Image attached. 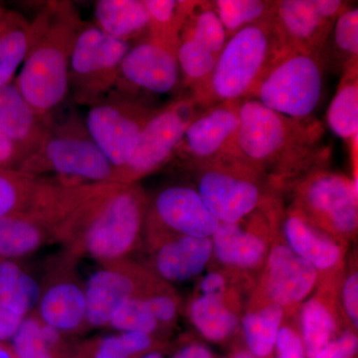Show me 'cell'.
<instances>
[{
	"label": "cell",
	"mask_w": 358,
	"mask_h": 358,
	"mask_svg": "<svg viewBox=\"0 0 358 358\" xmlns=\"http://www.w3.org/2000/svg\"><path fill=\"white\" fill-rule=\"evenodd\" d=\"M82 20L69 1H52L32 21L33 36L15 86L42 117L70 91L71 54Z\"/></svg>",
	"instance_id": "3"
},
{
	"label": "cell",
	"mask_w": 358,
	"mask_h": 358,
	"mask_svg": "<svg viewBox=\"0 0 358 358\" xmlns=\"http://www.w3.org/2000/svg\"><path fill=\"white\" fill-rule=\"evenodd\" d=\"M227 358H257L252 355L251 352H240L236 353L234 357H227Z\"/></svg>",
	"instance_id": "49"
},
{
	"label": "cell",
	"mask_w": 358,
	"mask_h": 358,
	"mask_svg": "<svg viewBox=\"0 0 358 358\" xmlns=\"http://www.w3.org/2000/svg\"><path fill=\"white\" fill-rule=\"evenodd\" d=\"M345 6L339 0H281L275 1L270 20L282 48L322 55Z\"/></svg>",
	"instance_id": "13"
},
{
	"label": "cell",
	"mask_w": 358,
	"mask_h": 358,
	"mask_svg": "<svg viewBox=\"0 0 358 358\" xmlns=\"http://www.w3.org/2000/svg\"><path fill=\"white\" fill-rule=\"evenodd\" d=\"M225 278L219 273H209L205 275L200 282V291L203 294H221L226 293Z\"/></svg>",
	"instance_id": "45"
},
{
	"label": "cell",
	"mask_w": 358,
	"mask_h": 358,
	"mask_svg": "<svg viewBox=\"0 0 358 358\" xmlns=\"http://www.w3.org/2000/svg\"><path fill=\"white\" fill-rule=\"evenodd\" d=\"M55 243L50 228L24 215L0 218V260H18Z\"/></svg>",
	"instance_id": "24"
},
{
	"label": "cell",
	"mask_w": 358,
	"mask_h": 358,
	"mask_svg": "<svg viewBox=\"0 0 358 358\" xmlns=\"http://www.w3.org/2000/svg\"><path fill=\"white\" fill-rule=\"evenodd\" d=\"M226 293H201L190 303L193 326L208 341L219 343L229 338L238 326L236 313L227 305Z\"/></svg>",
	"instance_id": "29"
},
{
	"label": "cell",
	"mask_w": 358,
	"mask_h": 358,
	"mask_svg": "<svg viewBox=\"0 0 358 358\" xmlns=\"http://www.w3.org/2000/svg\"><path fill=\"white\" fill-rule=\"evenodd\" d=\"M211 241L213 255L227 267L254 268L267 256V241L240 222L219 224Z\"/></svg>",
	"instance_id": "23"
},
{
	"label": "cell",
	"mask_w": 358,
	"mask_h": 358,
	"mask_svg": "<svg viewBox=\"0 0 358 358\" xmlns=\"http://www.w3.org/2000/svg\"><path fill=\"white\" fill-rule=\"evenodd\" d=\"M77 258L65 252L58 270L42 285V293L35 313L45 324L63 336L81 334L87 326L85 284L73 273Z\"/></svg>",
	"instance_id": "16"
},
{
	"label": "cell",
	"mask_w": 358,
	"mask_h": 358,
	"mask_svg": "<svg viewBox=\"0 0 358 358\" xmlns=\"http://www.w3.org/2000/svg\"><path fill=\"white\" fill-rule=\"evenodd\" d=\"M239 117L238 157L263 176H298L324 164V129L313 117H286L254 98L241 100Z\"/></svg>",
	"instance_id": "2"
},
{
	"label": "cell",
	"mask_w": 358,
	"mask_h": 358,
	"mask_svg": "<svg viewBox=\"0 0 358 358\" xmlns=\"http://www.w3.org/2000/svg\"><path fill=\"white\" fill-rule=\"evenodd\" d=\"M157 345L155 336L117 331L85 341L76 352L82 358H140L157 350Z\"/></svg>",
	"instance_id": "31"
},
{
	"label": "cell",
	"mask_w": 358,
	"mask_h": 358,
	"mask_svg": "<svg viewBox=\"0 0 358 358\" xmlns=\"http://www.w3.org/2000/svg\"><path fill=\"white\" fill-rule=\"evenodd\" d=\"M155 110L138 96L117 91L91 106L85 128L115 173L131 159L141 131Z\"/></svg>",
	"instance_id": "11"
},
{
	"label": "cell",
	"mask_w": 358,
	"mask_h": 358,
	"mask_svg": "<svg viewBox=\"0 0 358 358\" xmlns=\"http://www.w3.org/2000/svg\"><path fill=\"white\" fill-rule=\"evenodd\" d=\"M140 358H166L164 357L162 352H159V350H155V352H148L147 355H143V357Z\"/></svg>",
	"instance_id": "48"
},
{
	"label": "cell",
	"mask_w": 358,
	"mask_h": 358,
	"mask_svg": "<svg viewBox=\"0 0 358 358\" xmlns=\"http://www.w3.org/2000/svg\"><path fill=\"white\" fill-rule=\"evenodd\" d=\"M71 358H82L81 357H80L79 355H78V353L76 352V348H75V352H74V355H73V357H71Z\"/></svg>",
	"instance_id": "50"
},
{
	"label": "cell",
	"mask_w": 358,
	"mask_h": 358,
	"mask_svg": "<svg viewBox=\"0 0 358 358\" xmlns=\"http://www.w3.org/2000/svg\"><path fill=\"white\" fill-rule=\"evenodd\" d=\"M154 250L152 271L166 282L192 280L203 272L213 256L211 238L180 236L166 231L147 230Z\"/></svg>",
	"instance_id": "18"
},
{
	"label": "cell",
	"mask_w": 358,
	"mask_h": 358,
	"mask_svg": "<svg viewBox=\"0 0 358 358\" xmlns=\"http://www.w3.org/2000/svg\"><path fill=\"white\" fill-rule=\"evenodd\" d=\"M319 272L294 253L286 244L275 245L268 252L264 289L268 303L282 308L294 307L312 293Z\"/></svg>",
	"instance_id": "19"
},
{
	"label": "cell",
	"mask_w": 358,
	"mask_h": 358,
	"mask_svg": "<svg viewBox=\"0 0 358 358\" xmlns=\"http://www.w3.org/2000/svg\"><path fill=\"white\" fill-rule=\"evenodd\" d=\"M25 317L0 307V341H10Z\"/></svg>",
	"instance_id": "44"
},
{
	"label": "cell",
	"mask_w": 358,
	"mask_h": 358,
	"mask_svg": "<svg viewBox=\"0 0 358 358\" xmlns=\"http://www.w3.org/2000/svg\"><path fill=\"white\" fill-rule=\"evenodd\" d=\"M32 36V22L22 14L6 10L0 16V86L13 81L27 56Z\"/></svg>",
	"instance_id": "27"
},
{
	"label": "cell",
	"mask_w": 358,
	"mask_h": 358,
	"mask_svg": "<svg viewBox=\"0 0 358 358\" xmlns=\"http://www.w3.org/2000/svg\"><path fill=\"white\" fill-rule=\"evenodd\" d=\"M0 358H17L9 341H0Z\"/></svg>",
	"instance_id": "47"
},
{
	"label": "cell",
	"mask_w": 358,
	"mask_h": 358,
	"mask_svg": "<svg viewBox=\"0 0 358 358\" xmlns=\"http://www.w3.org/2000/svg\"><path fill=\"white\" fill-rule=\"evenodd\" d=\"M9 343L17 358H71L75 352L67 336L45 324L35 310L23 320Z\"/></svg>",
	"instance_id": "25"
},
{
	"label": "cell",
	"mask_w": 358,
	"mask_h": 358,
	"mask_svg": "<svg viewBox=\"0 0 358 358\" xmlns=\"http://www.w3.org/2000/svg\"><path fill=\"white\" fill-rule=\"evenodd\" d=\"M333 44L334 57L338 58L345 71L357 64L358 56V9L343 7L334 22L329 39Z\"/></svg>",
	"instance_id": "37"
},
{
	"label": "cell",
	"mask_w": 358,
	"mask_h": 358,
	"mask_svg": "<svg viewBox=\"0 0 358 358\" xmlns=\"http://www.w3.org/2000/svg\"><path fill=\"white\" fill-rule=\"evenodd\" d=\"M179 80L176 52L148 38L131 46L124 56L115 88L131 96L140 91L166 95L178 88Z\"/></svg>",
	"instance_id": "15"
},
{
	"label": "cell",
	"mask_w": 358,
	"mask_h": 358,
	"mask_svg": "<svg viewBox=\"0 0 358 358\" xmlns=\"http://www.w3.org/2000/svg\"><path fill=\"white\" fill-rule=\"evenodd\" d=\"M201 107L203 106L190 96L157 109L141 131L131 159L115 173L117 182L138 183L171 162L188 124L199 115Z\"/></svg>",
	"instance_id": "10"
},
{
	"label": "cell",
	"mask_w": 358,
	"mask_h": 358,
	"mask_svg": "<svg viewBox=\"0 0 358 358\" xmlns=\"http://www.w3.org/2000/svg\"><path fill=\"white\" fill-rule=\"evenodd\" d=\"M324 68L319 54L284 49L251 98L286 117H312L322 99Z\"/></svg>",
	"instance_id": "6"
},
{
	"label": "cell",
	"mask_w": 358,
	"mask_h": 358,
	"mask_svg": "<svg viewBox=\"0 0 358 358\" xmlns=\"http://www.w3.org/2000/svg\"><path fill=\"white\" fill-rule=\"evenodd\" d=\"M53 189V181L46 176L0 169V218L11 215L40 217L50 204Z\"/></svg>",
	"instance_id": "20"
},
{
	"label": "cell",
	"mask_w": 358,
	"mask_h": 358,
	"mask_svg": "<svg viewBox=\"0 0 358 358\" xmlns=\"http://www.w3.org/2000/svg\"><path fill=\"white\" fill-rule=\"evenodd\" d=\"M219 221L212 215L196 188L171 185L148 203L145 226L180 236L211 238Z\"/></svg>",
	"instance_id": "17"
},
{
	"label": "cell",
	"mask_w": 358,
	"mask_h": 358,
	"mask_svg": "<svg viewBox=\"0 0 358 358\" xmlns=\"http://www.w3.org/2000/svg\"><path fill=\"white\" fill-rule=\"evenodd\" d=\"M301 327L306 357L313 358L336 338L338 322L326 301L313 296L301 307Z\"/></svg>",
	"instance_id": "33"
},
{
	"label": "cell",
	"mask_w": 358,
	"mask_h": 358,
	"mask_svg": "<svg viewBox=\"0 0 358 358\" xmlns=\"http://www.w3.org/2000/svg\"><path fill=\"white\" fill-rule=\"evenodd\" d=\"M42 285L17 261L0 260V307L26 317L36 310Z\"/></svg>",
	"instance_id": "28"
},
{
	"label": "cell",
	"mask_w": 358,
	"mask_h": 358,
	"mask_svg": "<svg viewBox=\"0 0 358 358\" xmlns=\"http://www.w3.org/2000/svg\"><path fill=\"white\" fill-rule=\"evenodd\" d=\"M284 313L285 310L281 306L268 303L244 315L242 326L245 339L254 357L265 358L273 352Z\"/></svg>",
	"instance_id": "34"
},
{
	"label": "cell",
	"mask_w": 358,
	"mask_h": 358,
	"mask_svg": "<svg viewBox=\"0 0 358 358\" xmlns=\"http://www.w3.org/2000/svg\"><path fill=\"white\" fill-rule=\"evenodd\" d=\"M147 7L150 23L148 38L178 50L180 33L195 1L176 0H143Z\"/></svg>",
	"instance_id": "32"
},
{
	"label": "cell",
	"mask_w": 358,
	"mask_h": 358,
	"mask_svg": "<svg viewBox=\"0 0 358 358\" xmlns=\"http://www.w3.org/2000/svg\"><path fill=\"white\" fill-rule=\"evenodd\" d=\"M166 286L152 270L129 259L102 264L85 284L88 329L108 327L127 301L145 298Z\"/></svg>",
	"instance_id": "12"
},
{
	"label": "cell",
	"mask_w": 358,
	"mask_h": 358,
	"mask_svg": "<svg viewBox=\"0 0 358 358\" xmlns=\"http://www.w3.org/2000/svg\"><path fill=\"white\" fill-rule=\"evenodd\" d=\"M49 127L23 98L15 84L0 86V129L30 155L43 143Z\"/></svg>",
	"instance_id": "21"
},
{
	"label": "cell",
	"mask_w": 358,
	"mask_h": 358,
	"mask_svg": "<svg viewBox=\"0 0 358 358\" xmlns=\"http://www.w3.org/2000/svg\"><path fill=\"white\" fill-rule=\"evenodd\" d=\"M275 1L217 0L212 2L228 39L240 30L268 20Z\"/></svg>",
	"instance_id": "36"
},
{
	"label": "cell",
	"mask_w": 358,
	"mask_h": 358,
	"mask_svg": "<svg viewBox=\"0 0 358 358\" xmlns=\"http://www.w3.org/2000/svg\"><path fill=\"white\" fill-rule=\"evenodd\" d=\"M322 166L308 169L296 182L293 211L331 236H353L358 225L357 176L350 179Z\"/></svg>",
	"instance_id": "7"
},
{
	"label": "cell",
	"mask_w": 358,
	"mask_h": 358,
	"mask_svg": "<svg viewBox=\"0 0 358 358\" xmlns=\"http://www.w3.org/2000/svg\"><path fill=\"white\" fill-rule=\"evenodd\" d=\"M358 77L357 64L345 71L334 95L327 119L329 129L338 138L357 143L358 134Z\"/></svg>",
	"instance_id": "30"
},
{
	"label": "cell",
	"mask_w": 358,
	"mask_h": 358,
	"mask_svg": "<svg viewBox=\"0 0 358 358\" xmlns=\"http://www.w3.org/2000/svg\"><path fill=\"white\" fill-rule=\"evenodd\" d=\"M343 303L346 317L353 327H358V275L357 271L348 274L343 286Z\"/></svg>",
	"instance_id": "42"
},
{
	"label": "cell",
	"mask_w": 358,
	"mask_h": 358,
	"mask_svg": "<svg viewBox=\"0 0 358 358\" xmlns=\"http://www.w3.org/2000/svg\"><path fill=\"white\" fill-rule=\"evenodd\" d=\"M27 154L0 129V169H17Z\"/></svg>",
	"instance_id": "43"
},
{
	"label": "cell",
	"mask_w": 358,
	"mask_h": 358,
	"mask_svg": "<svg viewBox=\"0 0 358 358\" xmlns=\"http://www.w3.org/2000/svg\"><path fill=\"white\" fill-rule=\"evenodd\" d=\"M182 36L194 40L217 57L228 40L213 4L202 2H194L180 33Z\"/></svg>",
	"instance_id": "35"
},
{
	"label": "cell",
	"mask_w": 358,
	"mask_h": 358,
	"mask_svg": "<svg viewBox=\"0 0 358 358\" xmlns=\"http://www.w3.org/2000/svg\"><path fill=\"white\" fill-rule=\"evenodd\" d=\"M173 358H214L209 348L200 343H190L174 353Z\"/></svg>",
	"instance_id": "46"
},
{
	"label": "cell",
	"mask_w": 358,
	"mask_h": 358,
	"mask_svg": "<svg viewBox=\"0 0 358 358\" xmlns=\"http://www.w3.org/2000/svg\"><path fill=\"white\" fill-rule=\"evenodd\" d=\"M270 18L240 30L227 40L200 105L211 107L221 102L251 98L284 50Z\"/></svg>",
	"instance_id": "4"
},
{
	"label": "cell",
	"mask_w": 358,
	"mask_h": 358,
	"mask_svg": "<svg viewBox=\"0 0 358 358\" xmlns=\"http://www.w3.org/2000/svg\"><path fill=\"white\" fill-rule=\"evenodd\" d=\"M96 26L114 38L131 42L150 23L143 0H99L94 6Z\"/></svg>",
	"instance_id": "26"
},
{
	"label": "cell",
	"mask_w": 358,
	"mask_h": 358,
	"mask_svg": "<svg viewBox=\"0 0 358 358\" xmlns=\"http://www.w3.org/2000/svg\"><path fill=\"white\" fill-rule=\"evenodd\" d=\"M131 48V42L114 38L95 24L82 23L70 59L69 83L75 101L92 106L112 92Z\"/></svg>",
	"instance_id": "8"
},
{
	"label": "cell",
	"mask_w": 358,
	"mask_h": 358,
	"mask_svg": "<svg viewBox=\"0 0 358 358\" xmlns=\"http://www.w3.org/2000/svg\"><path fill=\"white\" fill-rule=\"evenodd\" d=\"M241 101L211 106L188 124L174 157L192 169L225 157H238L237 134Z\"/></svg>",
	"instance_id": "14"
},
{
	"label": "cell",
	"mask_w": 358,
	"mask_h": 358,
	"mask_svg": "<svg viewBox=\"0 0 358 358\" xmlns=\"http://www.w3.org/2000/svg\"><path fill=\"white\" fill-rule=\"evenodd\" d=\"M108 327L124 333H141L155 336L162 327L148 308L145 298L131 299L119 308Z\"/></svg>",
	"instance_id": "38"
},
{
	"label": "cell",
	"mask_w": 358,
	"mask_h": 358,
	"mask_svg": "<svg viewBox=\"0 0 358 358\" xmlns=\"http://www.w3.org/2000/svg\"><path fill=\"white\" fill-rule=\"evenodd\" d=\"M18 171L53 178L69 185L117 182L115 169L94 143L85 124L68 122L49 129L41 145L22 162Z\"/></svg>",
	"instance_id": "5"
},
{
	"label": "cell",
	"mask_w": 358,
	"mask_h": 358,
	"mask_svg": "<svg viewBox=\"0 0 358 358\" xmlns=\"http://www.w3.org/2000/svg\"><path fill=\"white\" fill-rule=\"evenodd\" d=\"M148 203L138 183H99L54 231L55 243L100 265L128 259L140 244Z\"/></svg>",
	"instance_id": "1"
},
{
	"label": "cell",
	"mask_w": 358,
	"mask_h": 358,
	"mask_svg": "<svg viewBox=\"0 0 358 358\" xmlns=\"http://www.w3.org/2000/svg\"><path fill=\"white\" fill-rule=\"evenodd\" d=\"M275 348L277 358H307L301 334L291 327H281Z\"/></svg>",
	"instance_id": "40"
},
{
	"label": "cell",
	"mask_w": 358,
	"mask_h": 358,
	"mask_svg": "<svg viewBox=\"0 0 358 358\" xmlns=\"http://www.w3.org/2000/svg\"><path fill=\"white\" fill-rule=\"evenodd\" d=\"M145 300L162 329L176 324L178 317V299L171 287L166 286V288L145 296Z\"/></svg>",
	"instance_id": "39"
},
{
	"label": "cell",
	"mask_w": 358,
	"mask_h": 358,
	"mask_svg": "<svg viewBox=\"0 0 358 358\" xmlns=\"http://www.w3.org/2000/svg\"><path fill=\"white\" fill-rule=\"evenodd\" d=\"M282 231L287 246L317 272L331 270L341 262L343 251L338 242L296 212L285 219Z\"/></svg>",
	"instance_id": "22"
},
{
	"label": "cell",
	"mask_w": 358,
	"mask_h": 358,
	"mask_svg": "<svg viewBox=\"0 0 358 358\" xmlns=\"http://www.w3.org/2000/svg\"><path fill=\"white\" fill-rule=\"evenodd\" d=\"M357 348V334L348 331L334 338L313 358H355Z\"/></svg>",
	"instance_id": "41"
},
{
	"label": "cell",
	"mask_w": 358,
	"mask_h": 358,
	"mask_svg": "<svg viewBox=\"0 0 358 358\" xmlns=\"http://www.w3.org/2000/svg\"><path fill=\"white\" fill-rule=\"evenodd\" d=\"M193 169L200 197L220 223L241 222L262 202L264 176L240 157H221Z\"/></svg>",
	"instance_id": "9"
}]
</instances>
